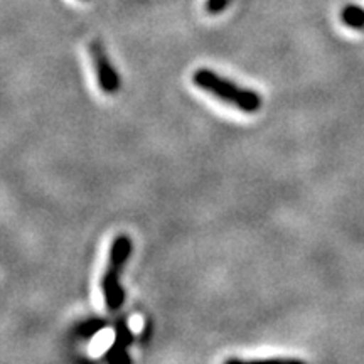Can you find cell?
<instances>
[{
    "label": "cell",
    "mask_w": 364,
    "mask_h": 364,
    "mask_svg": "<svg viewBox=\"0 0 364 364\" xmlns=\"http://www.w3.org/2000/svg\"><path fill=\"white\" fill-rule=\"evenodd\" d=\"M193 83L198 86L199 90L206 91L220 100V102L231 105L236 110L248 113H257L262 108V97L255 90L243 88V86L236 85L235 81L223 78L213 70L208 68H199L193 75Z\"/></svg>",
    "instance_id": "obj_1"
},
{
    "label": "cell",
    "mask_w": 364,
    "mask_h": 364,
    "mask_svg": "<svg viewBox=\"0 0 364 364\" xmlns=\"http://www.w3.org/2000/svg\"><path fill=\"white\" fill-rule=\"evenodd\" d=\"M132 255V240L127 235H118L112 241L108 265L102 279V292L108 311H118L125 304V290L122 287V273Z\"/></svg>",
    "instance_id": "obj_2"
},
{
    "label": "cell",
    "mask_w": 364,
    "mask_h": 364,
    "mask_svg": "<svg viewBox=\"0 0 364 364\" xmlns=\"http://www.w3.org/2000/svg\"><path fill=\"white\" fill-rule=\"evenodd\" d=\"M90 58L93 63V70L97 73V81L100 90L107 95H113L120 90V76L115 70V66L112 65L110 58H108L107 51L103 49V46L98 41H93L90 44Z\"/></svg>",
    "instance_id": "obj_3"
},
{
    "label": "cell",
    "mask_w": 364,
    "mask_h": 364,
    "mask_svg": "<svg viewBox=\"0 0 364 364\" xmlns=\"http://www.w3.org/2000/svg\"><path fill=\"white\" fill-rule=\"evenodd\" d=\"M132 343V334L129 331V327L125 326V322H120V326L117 327V339H115V344H113L112 351L107 354V359H110V361H129V356L125 354V349L127 346Z\"/></svg>",
    "instance_id": "obj_4"
},
{
    "label": "cell",
    "mask_w": 364,
    "mask_h": 364,
    "mask_svg": "<svg viewBox=\"0 0 364 364\" xmlns=\"http://www.w3.org/2000/svg\"><path fill=\"white\" fill-rule=\"evenodd\" d=\"M103 326H105L103 321L83 322V324L78 326V329H76V334H78L80 338H83V339H90V338H93V336L97 334L98 331H102Z\"/></svg>",
    "instance_id": "obj_5"
},
{
    "label": "cell",
    "mask_w": 364,
    "mask_h": 364,
    "mask_svg": "<svg viewBox=\"0 0 364 364\" xmlns=\"http://www.w3.org/2000/svg\"><path fill=\"white\" fill-rule=\"evenodd\" d=\"M346 24L349 26H361L364 22V12L359 7H348L343 14Z\"/></svg>",
    "instance_id": "obj_6"
},
{
    "label": "cell",
    "mask_w": 364,
    "mask_h": 364,
    "mask_svg": "<svg viewBox=\"0 0 364 364\" xmlns=\"http://www.w3.org/2000/svg\"><path fill=\"white\" fill-rule=\"evenodd\" d=\"M228 2H230V0H208L206 11L211 12V14H220V12L225 11Z\"/></svg>",
    "instance_id": "obj_7"
}]
</instances>
